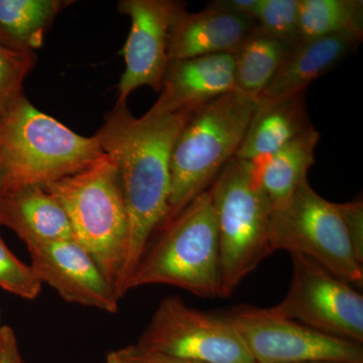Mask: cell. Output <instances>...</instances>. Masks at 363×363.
Returning <instances> with one entry per match:
<instances>
[{"label":"cell","instance_id":"obj_25","mask_svg":"<svg viewBox=\"0 0 363 363\" xmlns=\"http://www.w3.org/2000/svg\"><path fill=\"white\" fill-rule=\"evenodd\" d=\"M335 206L345 227L346 234L355 259L363 266L362 200H355V201L343 203V204L335 203Z\"/></svg>","mask_w":363,"mask_h":363},{"label":"cell","instance_id":"obj_27","mask_svg":"<svg viewBox=\"0 0 363 363\" xmlns=\"http://www.w3.org/2000/svg\"><path fill=\"white\" fill-rule=\"evenodd\" d=\"M0 363H26L16 332L7 325L0 327Z\"/></svg>","mask_w":363,"mask_h":363},{"label":"cell","instance_id":"obj_10","mask_svg":"<svg viewBox=\"0 0 363 363\" xmlns=\"http://www.w3.org/2000/svg\"><path fill=\"white\" fill-rule=\"evenodd\" d=\"M292 283L272 311L332 337L363 343V297L311 257L291 253Z\"/></svg>","mask_w":363,"mask_h":363},{"label":"cell","instance_id":"obj_30","mask_svg":"<svg viewBox=\"0 0 363 363\" xmlns=\"http://www.w3.org/2000/svg\"><path fill=\"white\" fill-rule=\"evenodd\" d=\"M0 319H1V311H0Z\"/></svg>","mask_w":363,"mask_h":363},{"label":"cell","instance_id":"obj_2","mask_svg":"<svg viewBox=\"0 0 363 363\" xmlns=\"http://www.w3.org/2000/svg\"><path fill=\"white\" fill-rule=\"evenodd\" d=\"M104 155L86 138L40 111L23 96L0 118V195L77 173Z\"/></svg>","mask_w":363,"mask_h":363},{"label":"cell","instance_id":"obj_19","mask_svg":"<svg viewBox=\"0 0 363 363\" xmlns=\"http://www.w3.org/2000/svg\"><path fill=\"white\" fill-rule=\"evenodd\" d=\"M69 0H0V45L14 52L35 54L45 33Z\"/></svg>","mask_w":363,"mask_h":363},{"label":"cell","instance_id":"obj_15","mask_svg":"<svg viewBox=\"0 0 363 363\" xmlns=\"http://www.w3.org/2000/svg\"><path fill=\"white\" fill-rule=\"evenodd\" d=\"M362 38L357 33H344L301 42L262 91L259 101H271L306 92L312 82L335 69L357 51Z\"/></svg>","mask_w":363,"mask_h":363},{"label":"cell","instance_id":"obj_11","mask_svg":"<svg viewBox=\"0 0 363 363\" xmlns=\"http://www.w3.org/2000/svg\"><path fill=\"white\" fill-rule=\"evenodd\" d=\"M185 7L174 0L118 2V11L130 18L131 26L123 49L125 71L119 81L116 104H126L131 93L143 86L160 93L169 64V28Z\"/></svg>","mask_w":363,"mask_h":363},{"label":"cell","instance_id":"obj_17","mask_svg":"<svg viewBox=\"0 0 363 363\" xmlns=\"http://www.w3.org/2000/svg\"><path fill=\"white\" fill-rule=\"evenodd\" d=\"M313 128L305 92L271 101L257 99V108L235 157L259 161Z\"/></svg>","mask_w":363,"mask_h":363},{"label":"cell","instance_id":"obj_3","mask_svg":"<svg viewBox=\"0 0 363 363\" xmlns=\"http://www.w3.org/2000/svg\"><path fill=\"white\" fill-rule=\"evenodd\" d=\"M44 188L63 207L75 240L95 260L118 298L128 217L116 164L104 154L77 173Z\"/></svg>","mask_w":363,"mask_h":363},{"label":"cell","instance_id":"obj_23","mask_svg":"<svg viewBox=\"0 0 363 363\" xmlns=\"http://www.w3.org/2000/svg\"><path fill=\"white\" fill-rule=\"evenodd\" d=\"M35 54L14 52L0 45V118L20 102L26 76L35 68Z\"/></svg>","mask_w":363,"mask_h":363},{"label":"cell","instance_id":"obj_29","mask_svg":"<svg viewBox=\"0 0 363 363\" xmlns=\"http://www.w3.org/2000/svg\"><path fill=\"white\" fill-rule=\"evenodd\" d=\"M315 363H339V362H315Z\"/></svg>","mask_w":363,"mask_h":363},{"label":"cell","instance_id":"obj_21","mask_svg":"<svg viewBox=\"0 0 363 363\" xmlns=\"http://www.w3.org/2000/svg\"><path fill=\"white\" fill-rule=\"evenodd\" d=\"M301 40H311L338 33L363 35L362 0H298Z\"/></svg>","mask_w":363,"mask_h":363},{"label":"cell","instance_id":"obj_24","mask_svg":"<svg viewBox=\"0 0 363 363\" xmlns=\"http://www.w3.org/2000/svg\"><path fill=\"white\" fill-rule=\"evenodd\" d=\"M42 286L30 264L18 259L0 235V288L25 300H35Z\"/></svg>","mask_w":363,"mask_h":363},{"label":"cell","instance_id":"obj_13","mask_svg":"<svg viewBox=\"0 0 363 363\" xmlns=\"http://www.w3.org/2000/svg\"><path fill=\"white\" fill-rule=\"evenodd\" d=\"M257 28L252 18L213 1L199 13H188L186 7L177 14L169 33V61L234 54Z\"/></svg>","mask_w":363,"mask_h":363},{"label":"cell","instance_id":"obj_6","mask_svg":"<svg viewBox=\"0 0 363 363\" xmlns=\"http://www.w3.org/2000/svg\"><path fill=\"white\" fill-rule=\"evenodd\" d=\"M209 191L218 227L221 298H228L272 253V205L252 162L235 157L222 169Z\"/></svg>","mask_w":363,"mask_h":363},{"label":"cell","instance_id":"obj_8","mask_svg":"<svg viewBox=\"0 0 363 363\" xmlns=\"http://www.w3.org/2000/svg\"><path fill=\"white\" fill-rule=\"evenodd\" d=\"M136 345L200 363H255L225 316L189 307L178 296L162 298Z\"/></svg>","mask_w":363,"mask_h":363},{"label":"cell","instance_id":"obj_22","mask_svg":"<svg viewBox=\"0 0 363 363\" xmlns=\"http://www.w3.org/2000/svg\"><path fill=\"white\" fill-rule=\"evenodd\" d=\"M224 6L252 18L257 28L295 48L300 44L298 0H221Z\"/></svg>","mask_w":363,"mask_h":363},{"label":"cell","instance_id":"obj_26","mask_svg":"<svg viewBox=\"0 0 363 363\" xmlns=\"http://www.w3.org/2000/svg\"><path fill=\"white\" fill-rule=\"evenodd\" d=\"M118 354L124 359L133 363H200L192 360L181 359V358L167 357L159 353L150 352V351L138 347L136 344L117 350Z\"/></svg>","mask_w":363,"mask_h":363},{"label":"cell","instance_id":"obj_20","mask_svg":"<svg viewBox=\"0 0 363 363\" xmlns=\"http://www.w3.org/2000/svg\"><path fill=\"white\" fill-rule=\"evenodd\" d=\"M293 49L255 28L233 54L235 91L259 99Z\"/></svg>","mask_w":363,"mask_h":363},{"label":"cell","instance_id":"obj_18","mask_svg":"<svg viewBox=\"0 0 363 363\" xmlns=\"http://www.w3.org/2000/svg\"><path fill=\"white\" fill-rule=\"evenodd\" d=\"M319 140V131L313 128L271 156L252 162L272 209L284 204L298 186L308 180V172L314 164L315 149Z\"/></svg>","mask_w":363,"mask_h":363},{"label":"cell","instance_id":"obj_31","mask_svg":"<svg viewBox=\"0 0 363 363\" xmlns=\"http://www.w3.org/2000/svg\"><path fill=\"white\" fill-rule=\"evenodd\" d=\"M0 225H1V224H0Z\"/></svg>","mask_w":363,"mask_h":363},{"label":"cell","instance_id":"obj_5","mask_svg":"<svg viewBox=\"0 0 363 363\" xmlns=\"http://www.w3.org/2000/svg\"><path fill=\"white\" fill-rule=\"evenodd\" d=\"M126 285L177 286L201 298H221L219 236L209 189L164 224Z\"/></svg>","mask_w":363,"mask_h":363},{"label":"cell","instance_id":"obj_14","mask_svg":"<svg viewBox=\"0 0 363 363\" xmlns=\"http://www.w3.org/2000/svg\"><path fill=\"white\" fill-rule=\"evenodd\" d=\"M235 90L233 54L169 61L152 113L195 111Z\"/></svg>","mask_w":363,"mask_h":363},{"label":"cell","instance_id":"obj_9","mask_svg":"<svg viewBox=\"0 0 363 363\" xmlns=\"http://www.w3.org/2000/svg\"><path fill=\"white\" fill-rule=\"evenodd\" d=\"M224 316L255 363H363L362 343L326 335L272 308L235 306Z\"/></svg>","mask_w":363,"mask_h":363},{"label":"cell","instance_id":"obj_16","mask_svg":"<svg viewBox=\"0 0 363 363\" xmlns=\"http://www.w3.org/2000/svg\"><path fill=\"white\" fill-rule=\"evenodd\" d=\"M0 224L25 242L75 240L66 212L44 187L26 186L0 195Z\"/></svg>","mask_w":363,"mask_h":363},{"label":"cell","instance_id":"obj_7","mask_svg":"<svg viewBox=\"0 0 363 363\" xmlns=\"http://www.w3.org/2000/svg\"><path fill=\"white\" fill-rule=\"evenodd\" d=\"M269 243L272 252L311 257L341 281L362 286L363 266L355 259L335 203L315 192L308 180L272 209Z\"/></svg>","mask_w":363,"mask_h":363},{"label":"cell","instance_id":"obj_12","mask_svg":"<svg viewBox=\"0 0 363 363\" xmlns=\"http://www.w3.org/2000/svg\"><path fill=\"white\" fill-rule=\"evenodd\" d=\"M33 271L66 302L118 311L113 286L89 253L75 240L45 241L26 245Z\"/></svg>","mask_w":363,"mask_h":363},{"label":"cell","instance_id":"obj_28","mask_svg":"<svg viewBox=\"0 0 363 363\" xmlns=\"http://www.w3.org/2000/svg\"><path fill=\"white\" fill-rule=\"evenodd\" d=\"M106 363H133L128 362V360L124 359L123 357H121V355L118 354L117 351H113V352L109 353L106 357Z\"/></svg>","mask_w":363,"mask_h":363},{"label":"cell","instance_id":"obj_1","mask_svg":"<svg viewBox=\"0 0 363 363\" xmlns=\"http://www.w3.org/2000/svg\"><path fill=\"white\" fill-rule=\"evenodd\" d=\"M194 111H147L135 117L126 104H116L96 136L102 152L118 169L128 217V241L118 298L143 259L150 236L168 216L172 150Z\"/></svg>","mask_w":363,"mask_h":363},{"label":"cell","instance_id":"obj_4","mask_svg":"<svg viewBox=\"0 0 363 363\" xmlns=\"http://www.w3.org/2000/svg\"><path fill=\"white\" fill-rule=\"evenodd\" d=\"M257 106V98L234 90L192 112L172 150L168 216L164 225L209 189L235 157Z\"/></svg>","mask_w":363,"mask_h":363}]
</instances>
